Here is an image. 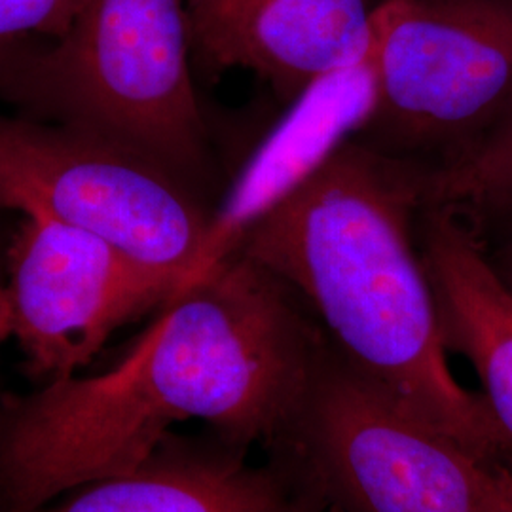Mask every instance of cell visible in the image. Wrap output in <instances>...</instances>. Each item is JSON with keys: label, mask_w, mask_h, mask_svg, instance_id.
Masks as SVG:
<instances>
[{"label": "cell", "mask_w": 512, "mask_h": 512, "mask_svg": "<svg viewBox=\"0 0 512 512\" xmlns=\"http://www.w3.org/2000/svg\"><path fill=\"white\" fill-rule=\"evenodd\" d=\"M327 344L289 285L239 251L226 256L167 298L116 368L2 399L0 512L128 475L183 421L277 450Z\"/></svg>", "instance_id": "cell-1"}, {"label": "cell", "mask_w": 512, "mask_h": 512, "mask_svg": "<svg viewBox=\"0 0 512 512\" xmlns=\"http://www.w3.org/2000/svg\"><path fill=\"white\" fill-rule=\"evenodd\" d=\"M423 171L346 139L249 226L236 251L289 285L370 384L507 469L509 440L448 363L420 249Z\"/></svg>", "instance_id": "cell-2"}, {"label": "cell", "mask_w": 512, "mask_h": 512, "mask_svg": "<svg viewBox=\"0 0 512 512\" xmlns=\"http://www.w3.org/2000/svg\"><path fill=\"white\" fill-rule=\"evenodd\" d=\"M184 0H84L46 52L16 55L19 101L129 148L173 175L205 160Z\"/></svg>", "instance_id": "cell-3"}, {"label": "cell", "mask_w": 512, "mask_h": 512, "mask_svg": "<svg viewBox=\"0 0 512 512\" xmlns=\"http://www.w3.org/2000/svg\"><path fill=\"white\" fill-rule=\"evenodd\" d=\"M366 147L439 169L512 112V0H382L372 8Z\"/></svg>", "instance_id": "cell-4"}, {"label": "cell", "mask_w": 512, "mask_h": 512, "mask_svg": "<svg viewBox=\"0 0 512 512\" xmlns=\"http://www.w3.org/2000/svg\"><path fill=\"white\" fill-rule=\"evenodd\" d=\"M277 450L336 511L507 512L501 467L404 410L330 344Z\"/></svg>", "instance_id": "cell-5"}, {"label": "cell", "mask_w": 512, "mask_h": 512, "mask_svg": "<svg viewBox=\"0 0 512 512\" xmlns=\"http://www.w3.org/2000/svg\"><path fill=\"white\" fill-rule=\"evenodd\" d=\"M0 207L105 239L175 293L198 266L211 220L177 175L145 156L80 129L8 118Z\"/></svg>", "instance_id": "cell-6"}, {"label": "cell", "mask_w": 512, "mask_h": 512, "mask_svg": "<svg viewBox=\"0 0 512 512\" xmlns=\"http://www.w3.org/2000/svg\"><path fill=\"white\" fill-rule=\"evenodd\" d=\"M6 264L10 332L44 384L73 376L114 330L175 293L109 241L52 220L25 217Z\"/></svg>", "instance_id": "cell-7"}, {"label": "cell", "mask_w": 512, "mask_h": 512, "mask_svg": "<svg viewBox=\"0 0 512 512\" xmlns=\"http://www.w3.org/2000/svg\"><path fill=\"white\" fill-rule=\"evenodd\" d=\"M190 46L211 71L247 69L296 101L321 80L363 63L368 0H184Z\"/></svg>", "instance_id": "cell-8"}, {"label": "cell", "mask_w": 512, "mask_h": 512, "mask_svg": "<svg viewBox=\"0 0 512 512\" xmlns=\"http://www.w3.org/2000/svg\"><path fill=\"white\" fill-rule=\"evenodd\" d=\"M65 495L33 512H327L291 454L251 463L245 448L219 437L169 435L135 471Z\"/></svg>", "instance_id": "cell-9"}, {"label": "cell", "mask_w": 512, "mask_h": 512, "mask_svg": "<svg viewBox=\"0 0 512 512\" xmlns=\"http://www.w3.org/2000/svg\"><path fill=\"white\" fill-rule=\"evenodd\" d=\"M372 103L368 61L332 74L293 101L209 220L202 255L188 283L236 253L249 226L302 183L330 152L363 126ZM186 283V285H188Z\"/></svg>", "instance_id": "cell-10"}, {"label": "cell", "mask_w": 512, "mask_h": 512, "mask_svg": "<svg viewBox=\"0 0 512 512\" xmlns=\"http://www.w3.org/2000/svg\"><path fill=\"white\" fill-rule=\"evenodd\" d=\"M420 249L448 351L463 355L480 397L512 446V293L467 224L425 207Z\"/></svg>", "instance_id": "cell-11"}, {"label": "cell", "mask_w": 512, "mask_h": 512, "mask_svg": "<svg viewBox=\"0 0 512 512\" xmlns=\"http://www.w3.org/2000/svg\"><path fill=\"white\" fill-rule=\"evenodd\" d=\"M423 202L461 222L512 219V112L452 164L423 171Z\"/></svg>", "instance_id": "cell-12"}, {"label": "cell", "mask_w": 512, "mask_h": 512, "mask_svg": "<svg viewBox=\"0 0 512 512\" xmlns=\"http://www.w3.org/2000/svg\"><path fill=\"white\" fill-rule=\"evenodd\" d=\"M84 0H0V40L44 35L54 40L71 27Z\"/></svg>", "instance_id": "cell-13"}, {"label": "cell", "mask_w": 512, "mask_h": 512, "mask_svg": "<svg viewBox=\"0 0 512 512\" xmlns=\"http://www.w3.org/2000/svg\"><path fill=\"white\" fill-rule=\"evenodd\" d=\"M488 255L494 264L495 272L499 274L503 283L509 287V291L512 293V239L505 245H501L499 251L495 249V253H488Z\"/></svg>", "instance_id": "cell-14"}, {"label": "cell", "mask_w": 512, "mask_h": 512, "mask_svg": "<svg viewBox=\"0 0 512 512\" xmlns=\"http://www.w3.org/2000/svg\"><path fill=\"white\" fill-rule=\"evenodd\" d=\"M12 338L10 332V308H8V294H6V274L0 268V346Z\"/></svg>", "instance_id": "cell-15"}, {"label": "cell", "mask_w": 512, "mask_h": 512, "mask_svg": "<svg viewBox=\"0 0 512 512\" xmlns=\"http://www.w3.org/2000/svg\"><path fill=\"white\" fill-rule=\"evenodd\" d=\"M18 40H0V67L14 59Z\"/></svg>", "instance_id": "cell-16"}, {"label": "cell", "mask_w": 512, "mask_h": 512, "mask_svg": "<svg viewBox=\"0 0 512 512\" xmlns=\"http://www.w3.org/2000/svg\"><path fill=\"white\" fill-rule=\"evenodd\" d=\"M503 490H505L507 512H512V467L503 469Z\"/></svg>", "instance_id": "cell-17"}, {"label": "cell", "mask_w": 512, "mask_h": 512, "mask_svg": "<svg viewBox=\"0 0 512 512\" xmlns=\"http://www.w3.org/2000/svg\"><path fill=\"white\" fill-rule=\"evenodd\" d=\"M327 512H340V511H336V509H332V507H329V505H327Z\"/></svg>", "instance_id": "cell-18"}]
</instances>
